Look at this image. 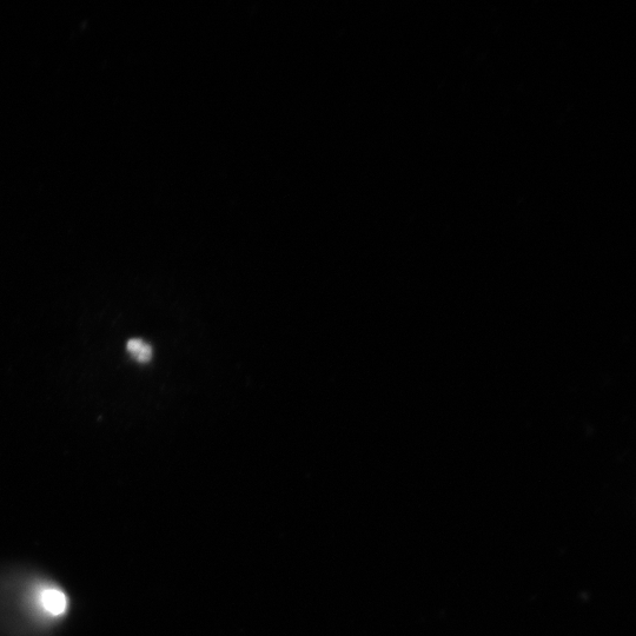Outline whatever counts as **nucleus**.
<instances>
[{
  "instance_id": "obj_1",
  "label": "nucleus",
  "mask_w": 636,
  "mask_h": 636,
  "mask_svg": "<svg viewBox=\"0 0 636 636\" xmlns=\"http://www.w3.org/2000/svg\"><path fill=\"white\" fill-rule=\"evenodd\" d=\"M42 605L46 612L52 615H61L66 611L68 601L65 595L57 589H46L42 593Z\"/></svg>"
},
{
  "instance_id": "obj_2",
  "label": "nucleus",
  "mask_w": 636,
  "mask_h": 636,
  "mask_svg": "<svg viewBox=\"0 0 636 636\" xmlns=\"http://www.w3.org/2000/svg\"><path fill=\"white\" fill-rule=\"evenodd\" d=\"M127 350L138 363H148L152 359L150 344L141 339L130 340L127 344Z\"/></svg>"
}]
</instances>
